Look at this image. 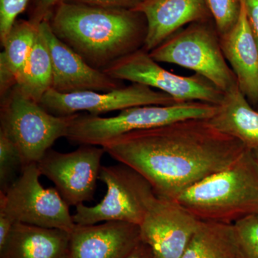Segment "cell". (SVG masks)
Wrapping results in <instances>:
<instances>
[{"label":"cell","mask_w":258,"mask_h":258,"mask_svg":"<svg viewBox=\"0 0 258 258\" xmlns=\"http://www.w3.org/2000/svg\"><path fill=\"white\" fill-rule=\"evenodd\" d=\"M102 147L142 174L158 198L169 200L225 169L247 149L205 118L130 132Z\"/></svg>","instance_id":"obj_1"},{"label":"cell","mask_w":258,"mask_h":258,"mask_svg":"<svg viewBox=\"0 0 258 258\" xmlns=\"http://www.w3.org/2000/svg\"><path fill=\"white\" fill-rule=\"evenodd\" d=\"M48 21L61 41L101 71L141 49L147 35L143 15L125 8L60 3Z\"/></svg>","instance_id":"obj_2"},{"label":"cell","mask_w":258,"mask_h":258,"mask_svg":"<svg viewBox=\"0 0 258 258\" xmlns=\"http://www.w3.org/2000/svg\"><path fill=\"white\" fill-rule=\"evenodd\" d=\"M204 221L234 224L258 214V165L247 149L225 169L190 186L174 199Z\"/></svg>","instance_id":"obj_3"},{"label":"cell","mask_w":258,"mask_h":258,"mask_svg":"<svg viewBox=\"0 0 258 258\" xmlns=\"http://www.w3.org/2000/svg\"><path fill=\"white\" fill-rule=\"evenodd\" d=\"M216 109L217 105L189 101L169 106L132 107L112 117L78 113L71 121L66 138L81 145L102 147L112 139L136 131L191 118L210 119Z\"/></svg>","instance_id":"obj_4"},{"label":"cell","mask_w":258,"mask_h":258,"mask_svg":"<svg viewBox=\"0 0 258 258\" xmlns=\"http://www.w3.org/2000/svg\"><path fill=\"white\" fill-rule=\"evenodd\" d=\"M74 115L51 114L15 86L1 98L0 132L18 147L24 166L37 164L57 139L67 137Z\"/></svg>","instance_id":"obj_5"},{"label":"cell","mask_w":258,"mask_h":258,"mask_svg":"<svg viewBox=\"0 0 258 258\" xmlns=\"http://www.w3.org/2000/svg\"><path fill=\"white\" fill-rule=\"evenodd\" d=\"M107 187L104 198L93 207H76L73 215L76 225L124 222L140 225L157 198L150 183L130 166H103L99 178Z\"/></svg>","instance_id":"obj_6"},{"label":"cell","mask_w":258,"mask_h":258,"mask_svg":"<svg viewBox=\"0 0 258 258\" xmlns=\"http://www.w3.org/2000/svg\"><path fill=\"white\" fill-rule=\"evenodd\" d=\"M158 62L195 71L225 93L237 83L222 52L220 36L205 21L191 23L149 52Z\"/></svg>","instance_id":"obj_7"},{"label":"cell","mask_w":258,"mask_h":258,"mask_svg":"<svg viewBox=\"0 0 258 258\" xmlns=\"http://www.w3.org/2000/svg\"><path fill=\"white\" fill-rule=\"evenodd\" d=\"M35 163L24 166L5 192H0V213L15 223L59 229L71 232L76 223L69 206L55 188H45Z\"/></svg>","instance_id":"obj_8"},{"label":"cell","mask_w":258,"mask_h":258,"mask_svg":"<svg viewBox=\"0 0 258 258\" xmlns=\"http://www.w3.org/2000/svg\"><path fill=\"white\" fill-rule=\"evenodd\" d=\"M103 71L118 81L139 83L165 93L178 103L200 101L218 105L224 96L200 75L181 76L166 71L144 48L125 55Z\"/></svg>","instance_id":"obj_9"},{"label":"cell","mask_w":258,"mask_h":258,"mask_svg":"<svg viewBox=\"0 0 258 258\" xmlns=\"http://www.w3.org/2000/svg\"><path fill=\"white\" fill-rule=\"evenodd\" d=\"M104 153L103 147L92 145H81L69 153L50 149L37 163V167L41 175L55 184L69 206L76 208L93 200Z\"/></svg>","instance_id":"obj_10"},{"label":"cell","mask_w":258,"mask_h":258,"mask_svg":"<svg viewBox=\"0 0 258 258\" xmlns=\"http://www.w3.org/2000/svg\"><path fill=\"white\" fill-rule=\"evenodd\" d=\"M174 98L161 91L139 83H132L111 91H86L61 93L50 89L39 104L51 114L70 116L79 112L100 115L139 106H169L177 103Z\"/></svg>","instance_id":"obj_11"},{"label":"cell","mask_w":258,"mask_h":258,"mask_svg":"<svg viewBox=\"0 0 258 258\" xmlns=\"http://www.w3.org/2000/svg\"><path fill=\"white\" fill-rule=\"evenodd\" d=\"M200 220L174 200L156 198L139 225L157 258H181Z\"/></svg>","instance_id":"obj_12"},{"label":"cell","mask_w":258,"mask_h":258,"mask_svg":"<svg viewBox=\"0 0 258 258\" xmlns=\"http://www.w3.org/2000/svg\"><path fill=\"white\" fill-rule=\"evenodd\" d=\"M50 51L52 64L51 89L61 93L81 91H111L122 87L121 83L103 71L88 64L73 49L61 41L50 28L48 20L39 25Z\"/></svg>","instance_id":"obj_13"},{"label":"cell","mask_w":258,"mask_h":258,"mask_svg":"<svg viewBox=\"0 0 258 258\" xmlns=\"http://www.w3.org/2000/svg\"><path fill=\"white\" fill-rule=\"evenodd\" d=\"M142 241L140 227L124 222L76 225L69 258H124Z\"/></svg>","instance_id":"obj_14"},{"label":"cell","mask_w":258,"mask_h":258,"mask_svg":"<svg viewBox=\"0 0 258 258\" xmlns=\"http://www.w3.org/2000/svg\"><path fill=\"white\" fill-rule=\"evenodd\" d=\"M134 10L147 22L143 48L149 52L184 25L205 21L210 15L205 0H142Z\"/></svg>","instance_id":"obj_15"},{"label":"cell","mask_w":258,"mask_h":258,"mask_svg":"<svg viewBox=\"0 0 258 258\" xmlns=\"http://www.w3.org/2000/svg\"><path fill=\"white\" fill-rule=\"evenodd\" d=\"M222 52L240 91L250 104H258V46L249 25L244 0L240 17L230 31L220 37Z\"/></svg>","instance_id":"obj_16"},{"label":"cell","mask_w":258,"mask_h":258,"mask_svg":"<svg viewBox=\"0 0 258 258\" xmlns=\"http://www.w3.org/2000/svg\"><path fill=\"white\" fill-rule=\"evenodd\" d=\"M71 232L16 222L0 258H69Z\"/></svg>","instance_id":"obj_17"},{"label":"cell","mask_w":258,"mask_h":258,"mask_svg":"<svg viewBox=\"0 0 258 258\" xmlns=\"http://www.w3.org/2000/svg\"><path fill=\"white\" fill-rule=\"evenodd\" d=\"M209 121L217 130L240 141L247 149L258 148V110L250 104L237 83L224 93Z\"/></svg>","instance_id":"obj_18"},{"label":"cell","mask_w":258,"mask_h":258,"mask_svg":"<svg viewBox=\"0 0 258 258\" xmlns=\"http://www.w3.org/2000/svg\"><path fill=\"white\" fill-rule=\"evenodd\" d=\"M38 32L30 20H17L0 54V94L4 97L18 84Z\"/></svg>","instance_id":"obj_19"},{"label":"cell","mask_w":258,"mask_h":258,"mask_svg":"<svg viewBox=\"0 0 258 258\" xmlns=\"http://www.w3.org/2000/svg\"><path fill=\"white\" fill-rule=\"evenodd\" d=\"M181 258H244L235 225L200 220Z\"/></svg>","instance_id":"obj_20"},{"label":"cell","mask_w":258,"mask_h":258,"mask_svg":"<svg viewBox=\"0 0 258 258\" xmlns=\"http://www.w3.org/2000/svg\"><path fill=\"white\" fill-rule=\"evenodd\" d=\"M52 81V64L48 47L39 30L17 87L25 97L40 103L50 89Z\"/></svg>","instance_id":"obj_21"},{"label":"cell","mask_w":258,"mask_h":258,"mask_svg":"<svg viewBox=\"0 0 258 258\" xmlns=\"http://www.w3.org/2000/svg\"><path fill=\"white\" fill-rule=\"evenodd\" d=\"M24 167L23 157L18 147L0 132V192H5L17 179V172Z\"/></svg>","instance_id":"obj_22"},{"label":"cell","mask_w":258,"mask_h":258,"mask_svg":"<svg viewBox=\"0 0 258 258\" xmlns=\"http://www.w3.org/2000/svg\"><path fill=\"white\" fill-rule=\"evenodd\" d=\"M215 21L219 36L225 35L235 26L240 17L241 0H205Z\"/></svg>","instance_id":"obj_23"},{"label":"cell","mask_w":258,"mask_h":258,"mask_svg":"<svg viewBox=\"0 0 258 258\" xmlns=\"http://www.w3.org/2000/svg\"><path fill=\"white\" fill-rule=\"evenodd\" d=\"M244 258H258V214L234 223Z\"/></svg>","instance_id":"obj_24"},{"label":"cell","mask_w":258,"mask_h":258,"mask_svg":"<svg viewBox=\"0 0 258 258\" xmlns=\"http://www.w3.org/2000/svg\"><path fill=\"white\" fill-rule=\"evenodd\" d=\"M29 0H0V40L3 45L17 18L28 6Z\"/></svg>","instance_id":"obj_25"},{"label":"cell","mask_w":258,"mask_h":258,"mask_svg":"<svg viewBox=\"0 0 258 258\" xmlns=\"http://www.w3.org/2000/svg\"><path fill=\"white\" fill-rule=\"evenodd\" d=\"M60 0H34L30 21L39 26L42 22L50 20Z\"/></svg>","instance_id":"obj_26"},{"label":"cell","mask_w":258,"mask_h":258,"mask_svg":"<svg viewBox=\"0 0 258 258\" xmlns=\"http://www.w3.org/2000/svg\"><path fill=\"white\" fill-rule=\"evenodd\" d=\"M142 0H60V3L135 9Z\"/></svg>","instance_id":"obj_27"},{"label":"cell","mask_w":258,"mask_h":258,"mask_svg":"<svg viewBox=\"0 0 258 258\" xmlns=\"http://www.w3.org/2000/svg\"><path fill=\"white\" fill-rule=\"evenodd\" d=\"M247 19L258 46V1L244 0Z\"/></svg>","instance_id":"obj_28"},{"label":"cell","mask_w":258,"mask_h":258,"mask_svg":"<svg viewBox=\"0 0 258 258\" xmlns=\"http://www.w3.org/2000/svg\"><path fill=\"white\" fill-rule=\"evenodd\" d=\"M15 224L6 215L0 213V248L4 246Z\"/></svg>","instance_id":"obj_29"},{"label":"cell","mask_w":258,"mask_h":258,"mask_svg":"<svg viewBox=\"0 0 258 258\" xmlns=\"http://www.w3.org/2000/svg\"><path fill=\"white\" fill-rule=\"evenodd\" d=\"M124 258H157L152 248L148 244L141 241Z\"/></svg>","instance_id":"obj_30"},{"label":"cell","mask_w":258,"mask_h":258,"mask_svg":"<svg viewBox=\"0 0 258 258\" xmlns=\"http://www.w3.org/2000/svg\"><path fill=\"white\" fill-rule=\"evenodd\" d=\"M252 151V155L255 159L256 162H257L258 165V148H255V149H251Z\"/></svg>","instance_id":"obj_31"},{"label":"cell","mask_w":258,"mask_h":258,"mask_svg":"<svg viewBox=\"0 0 258 258\" xmlns=\"http://www.w3.org/2000/svg\"><path fill=\"white\" fill-rule=\"evenodd\" d=\"M255 108H256V109L258 110V104H257V106L255 107Z\"/></svg>","instance_id":"obj_32"},{"label":"cell","mask_w":258,"mask_h":258,"mask_svg":"<svg viewBox=\"0 0 258 258\" xmlns=\"http://www.w3.org/2000/svg\"><path fill=\"white\" fill-rule=\"evenodd\" d=\"M257 1H258V0H257Z\"/></svg>","instance_id":"obj_33"}]
</instances>
